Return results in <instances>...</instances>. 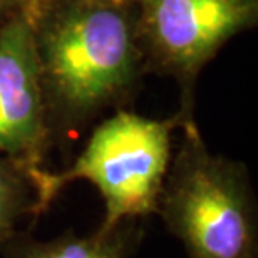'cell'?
<instances>
[{"mask_svg":"<svg viewBox=\"0 0 258 258\" xmlns=\"http://www.w3.org/2000/svg\"><path fill=\"white\" fill-rule=\"evenodd\" d=\"M25 14L54 144L129 101L146 74L129 0H35Z\"/></svg>","mask_w":258,"mask_h":258,"instance_id":"cell-1","label":"cell"},{"mask_svg":"<svg viewBox=\"0 0 258 258\" xmlns=\"http://www.w3.org/2000/svg\"><path fill=\"white\" fill-rule=\"evenodd\" d=\"M158 211L188 258H258L256 201L243 163L211 154L195 117L179 127Z\"/></svg>","mask_w":258,"mask_h":258,"instance_id":"cell-2","label":"cell"},{"mask_svg":"<svg viewBox=\"0 0 258 258\" xmlns=\"http://www.w3.org/2000/svg\"><path fill=\"white\" fill-rule=\"evenodd\" d=\"M186 119L193 117L179 111L166 119H151L119 109L94 127L69 168L57 173L42 168L34 174L40 213L69 183L86 179L104 200V225L156 215L173 158V131Z\"/></svg>","mask_w":258,"mask_h":258,"instance_id":"cell-3","label":"cell"},{"mask_svg":"<svg viewBox=\"0 0 258 258\" xmlns=\"http://www.w3.org/2000/svg\"><path fill=\"white\" fill-rule=\"evenodd\" d=\"M144 69L176 79L184 117H195L201 69L231 37L253 29L258 0H129Z\"/></svg>","mask_w":258,"mask_h":258,"instance_id":"cell-4","label":"cell"},{"mask_svg":"<svg viewBox=\"0 0 258 258\" xmlns=\"http://www.w3.org/2000/svg\"><path fill=\"white\" fill-rule=\"evenodd\" d=\"M54 146L27 14L0 24V154L32 171Z\"/></svg>","mask_w":258,"mask_h":258,"instance_id":"cell-5","label":"cell"},{"mask_svg":"<svg viewBox=\"0 0 258 258\" xmlns=\"http://www.w3.org/2000/svg\"><path fill=\"white\" fill-rule=\"evenodd\" d=\"M144 220H122L114 225L101 223L89 235L66 231L52 240H35L24 230L7 241L4 258H133L144 236Z\"/></svg>","mask_w":258,"mask_h":258,"instance_id":"cell-6","label":"cell"},{"mask_svg":"<svg viewBox=\"0 0 258 258\" xmlns=\"http://www.w3.org/2000/svg\"><path fill=\"white\" fill-rule=\"evenodd\" d=\"M37 171L0 154V248L24 231V220L34 226L42 215L34 181Z\"/></svg>","mask_w":258,"mask_h":258,"instance_id":"cell-7","label":"cell"},{"mask_svg":"<svg viewBox=\"0 0 258 258\" xmlns=\"http://www.w3.org/2000/svg\"><path fill=\"white\" fill-rule=\"evenodd\" d=\"M35 0H0V24L15 14L27 10Z\"/></svg>","mask_w":258,"mask_h":258,"instance_id":"cell-8","label":"cell"}]
</instances>
